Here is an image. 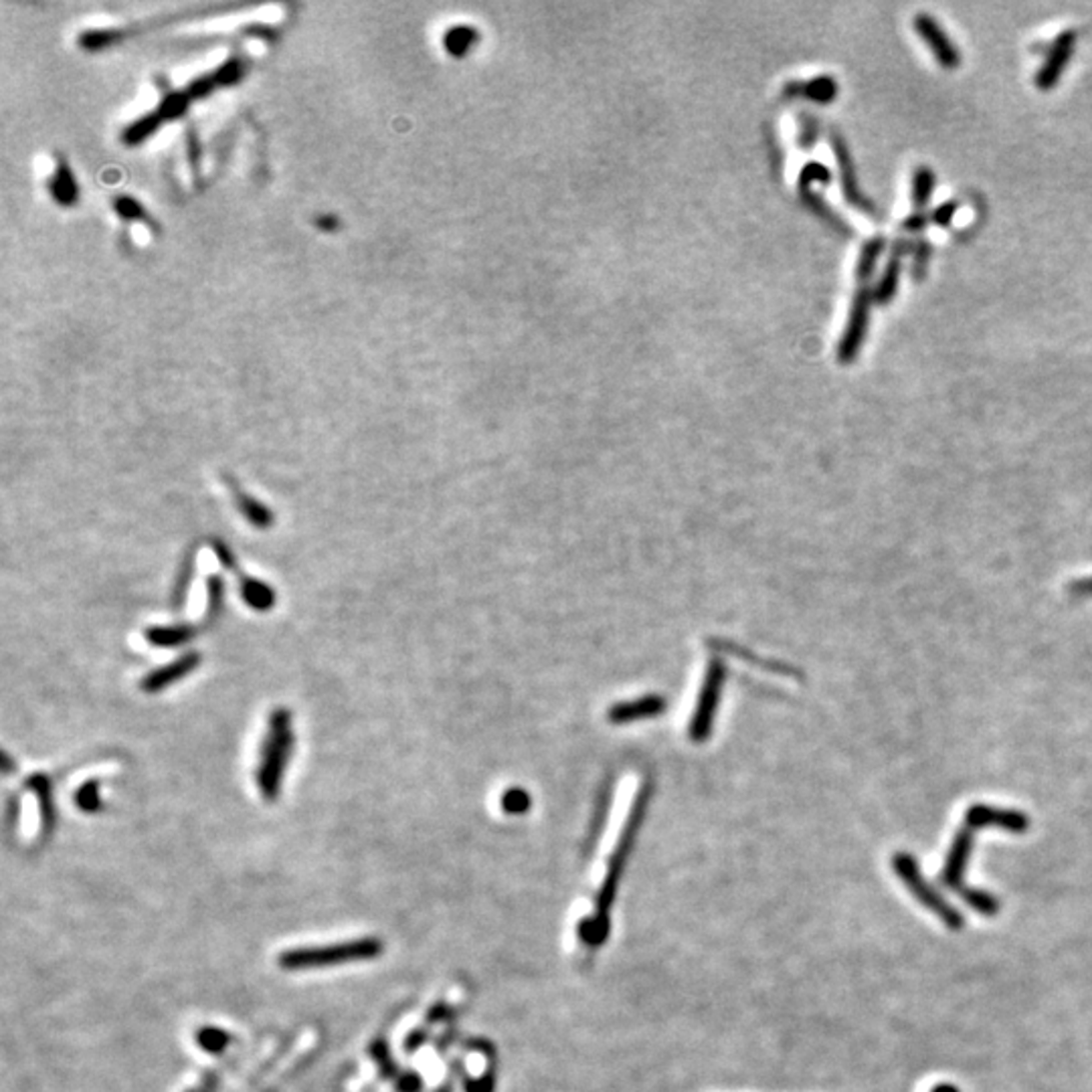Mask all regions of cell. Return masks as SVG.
<instances>
[{"label":"cell","instance_id":"obj_1","mask_svg":"<svg viewBox=\"0 0 1092 1092\" xmlns=\"http://www.w3.org/2000/svg\"><path fill=\"white\" fill-rule=\"evenodd\" d=\"M295 749V731L293 715L279 707L273 709L267 721V731L261 741L259 761L255 771V783L261 798L269 804L279 800L285 769Z\"/></svg>","mask_w":1092,"mask_h":1092},{"label":"cell","instance_id":"obj_2","mask_svg":"<svg viewBox=\"0 0 1092 1092\" xmlns=\"http://www.w3.org/2000/svg\"><path fill=\"white\" fill-rule=\"evenodd\" d=\"M644 808H646V796H642L636 804V810L628 822V828L622 836V842L618 846V852L614 854V860H612V866L608 870V876L604 880V886L600 890V897H598V907H595V913L593 917H589L585 923L579 925V939L587 945V947H602L610 935V909H612V903L616 899V892H618V884H620V876L624 872V866H626V860H628V854L634 846V838H636V832L640 828V822H642V816H644Z\"/></svg>","mask_w":1092,"mask_h":1092},{"label":"cell","instance_id":"obj_3","mask_svg":"<svg viewBox=\"0 0 1092 1092\" xmlns=\"http://www.w3.org/2000/svg\"><path fill=\"white\" fill-rule=\"evenodd\" d=\"M380 953H382V943L374 937H366V939L346 941V943L287 949L279 955L277 963L281 969H287V971H304V969L362 963V961L376 959Z\"/></svg>","mask_w":1092,"mask_h":1092},{"label":"cell","instance_id":"obj_4","mask_svg":"<svg viewBox=\"0 0 1092 1092\" xmlns=\"http://www.w3.org/2000/svg\"><path fill=\"white\" fill-rule=\"evenodd\" d=\"M975 832L977 830H973L967 824L961 826V830L953 838L951 850L947 854V860H945V866H943L939 878H941L943 886L957 892V895L973 911H977V913H981L985 917H994V915L1000 913V901L994 895H991V892L967 886L965 880H963V874L967 870V864H969V858H971V852H973Z\"/></svg>","mask_w":1092,"mask_h":1092},{"label":"cell","instance_id":"obj_5","mask_svg":"<svg viewBox=\"0 0 1092 1092\" xmlns=\"http://www.w3.org/2000/svg\"><path fill=\"white\" fill-rule=\"evenodd\" d=\"M892 866H895V872L897 876L903 880V884L909 888L911 895L927 909L931 911L935 917H939L945 927H949L951 931H961L965 927V919L963 915L951 907V903L941 895V892H937L927 880L925 876L921 874L919 870V864L917 860L911 856V854H897L895 860H892Z\"/></svg>","mask_w":1092,"mask_h":1092},{"label":"cell","instance_id":"obj_6","mask_svg":"<svg viewBox=\"0 0 1092 1092\" xmlns=\"http://www.w3.org/2000/svg\"><path fill=\"white\" fill-rule=\"evenodd\" d=\"M872 300H874V293L868 287L858 289V293L854 297V304H852L846 334H844V338L840 342V348H838V358L844 364L852 362L860 352V346H862L866 330H868Z\"/></svg>","mask_w":1092,"mask_h":1092},{"label":"cell","instance_id":"obj_7","mask_svg":"<svg viewBox=\"0 0 1092 1092\" xmlns=\"http://www.w3.org/2000/svg\"><path fill=\"white\" fill-rule=\"evenodd\" d=\"M965 824L973 830L981 828H998L1012 834H1024L1030 828V820L1022 812L1014 810H1000L991 806H973L965 814Z\"/></svg>","mask_w":1092,"mask_h":1092},{"label":"cell","instance_id":"obj_8","mask_svg":"<svg viewBox=\"0 0 1092 1092\" xmlns=\"http://www.w3.org/2000/svg\"><path fill=\"white\" fill-rule=\"evenodd\" d=\"M203 662V656L198 652H186L182 654L180 658L172 660L170 664L162 666V668H156L154 672H150L148 676L142 678L140 682V688L146 692V694H158L166 688H170L172 684L180 682L182 678H186L188 674H192L198 666H201Z\"/></svg>","mask_w":1092,"mask_h":1092},{"label":"cell","instance_id":"obj_9","mask_svg":"<svg viewBox=\"0 0 1092 1092\" xmlns=\"http://www.w3.org/2000/svg\"><path fill=\"white\" fill-rule=\"evenodd\" d=\"M915 29L917 33L927 41V45L931 47L933 55L937 57V61L945 67V69H955L959 67L961 63V55L957 51V47L951 43V39L945 35L943 27L931 17V15H917L915 19Z\"/></svg>","mask_w":1092,"mask_h":1092},{"label":"cell","instance_id":"obj_10","mask_svg":"<svg viewBox=\"0 0 1092 1092\" xmlns=\"http://www.w3.org/2000/svg\"><path fill=\"white\" fill-rule=\"evenodd\" d=\"M1074 45H1076V33L1074 31H1064V33L1058 35V39L1054 41V45H1052V49H1050V53L1046 57L1044 67L1036 75V85L1040 89L1046 91V89H1052L1058 83L1066 63L1070 61V57L1074 53Z\"/></svg>","mask_w":1092,"mask_h":1092},{"label":"cell","instance_id":"obj_11","mask_svg":"<svg viewBox=\"0 0 1092 1092\" xmlns=\"http://www.w3.org/2000/svg\"><path fill=\"white\" fill-rule=\"evenodd\" d=\"M233 573L237 575L241 600L245 602L247 608H251L253 612H261V614L275 608L277 593H275L265 581L255 579V577H249L247 573H241L239 567H237Z\"/></svg>","mask_w":1092,"mask_h":1092},{"label":"cell","instance_id":"obj_12","mask_svg":"<svg viewBox=\"0 0 1092 1092\" xmlns=\"http://www.w3.org/2000/svg\"><path fill=\"white\" fill-rule=\"evenodd\" d=\"M721 680H723V670H721V666L717 662L711 668L709 676H707V686H705V692H703V703H701V709L697 713V721L692 723V737L694 739H703L709 733V725H711V719L715 715V707H717V701H719Z\"/></svg>","mask_w":1092,"mask_h":1092},{"label":"cell","instance_id":"obj_13","mask_svg":"<svg viewBox=\"0 0 1092 1092\" xmlns=\"http://www.w3.org/2000/svg\"><path fill=\"white\" fill-rule=\"evenodd\" d=\"M201 634V628H194L188 624H174V626H152L144 630V638L154 648H182L188 646L194 638Z\"/></svg>","mask_w":1092,"mask_h":1092},{"label":"cell","instance_id":"obj_14","mask_svg":"<svg viewBox=\"0 0 1092 1092\" xmlns=\"http://www.w3.org/2000/svg\"><path fill=\"white\" fill-rule=\"evenodd\" d=\"M832 144H834V152H836V158H838V164H840V172H842V186H844V192H846V198L856 205V207H862L866 209L868 213H874L872 211V205L868 198L862 196L860 188H858V180H856V174H854V164H852V158L848 154V148L844 144V140L840 136H832Z\"/></svg>","mask_w":1092,"mask_h":1092},{"label":"cell","instance_id":"obj_15","mask_svg":"<svg viewBox=\"0 0 1092 1092\" xmlns=\"http://www.w3.org/2000/svg\"><path fill=\"white\" fill-rule=\"evenodd\" d=\"M227 481H229V489H231V493H233V500H235L237 510L245 516V520H247L251 526L261 528V530L273 526L275 516H273V512H271L265 504H261L259 500L253 498V495H249L245 489H241L231 477H227Z\"/></svg>","mask_w":1092,"mask_h":1092},{"label":"cell","instance_id":"obj_16","mask_svg":"<svg viewBox=\"0 0 1092 1092\" xmlns=\"http://www.w3.org/2000/svg\"><path fill=\"white\" fill-rule=\"evenodd\" d=\"M793 95H804L808 99H814V102L818 104H830L838 95V83L834 81V77H826V75L806 83L793 81L785 87V97H793Z\"/></svg>","mask_w":1092,"mask_h":1092},{"label":"cell","instance_id":"obj_17","mask_svg":"<svg viewBox=\"0 0 1092 1092\" xmlns=\"http://www.w3.org/2000/svg\"><path fill=\"white\" fill-rule=\"evenodd\" d=\"M664 707H666V703L662 699L650 697V699H644V701H638V703H628V705H622V707L614 709L610 719H612V723H630V721L654 717Z\"/></svg>","mask_w":1092,"mask_h":1092},{"label":"cell","instance_id":"obj_18","mask_svg":"<svg viewBox=\"0 0 1092 1092\" xmlns=\"http://www.w3.org/2000/svg\"><path fill=\"white\" fill-rule=\"evenodd\" d=\"M899 279H901V255L895 253L892 255V259L888 261L876 289L872 291L874 293V300L878 304H886L890 302L892 297H895L897 289H899Z\"/></svg>","mask_w":1092,"mask_h":1092},{"label":"cell","instance_id":"obj_19","mask_svg":"<svg viewBox=\"0 0 1092 1092\" xmlns=\"http://www.w3.org/2000/svg\"><path fill=\"white\" fill-rule=\"evenodd\" d=\"M225 610V581L221 575H211L207 579V614H205V626H213L219 622Z\"/></svg>","mask_w":1092,"mask_h":1092},{"label":"cell","instance_id":"obj_20","mask_svg":"<svg viewBox=\"0 0 1092 1092\" xmlns=\"http://www.w3.org/2000/svg\"><path fill=\"white\" fill-rule=\"evenodd\" d=\"M194 559H196V551H188L178 567V577H176V583H174V589H172V608L174 610H182L184 606V600H186V593H188V587H190V581L194 577Z\"/></svg>","mask_w":1092,"mask_h":1092},{"label":"cell","instance_id":"obj_21","mask_svg":"<svg viewBox=\"0 0 1092 1092\" xmlns=\"http://www.w3.org/2000/svg\"><path fill=\"white\" fill-rule=\"evenodd\" d=\"M51 192L55 196V201L61 203V205H73L75 198H77V184L73 180V174L71 170L67 168V164H59L57 172L53 174V180H51Z\"/></svg>","mask_w":1092,"mask_h":1092},{"label":"cell","instance_id":"obj_22","mask_svg":"<svg viewBox=\"0 0 1092 1092\" xmlns=\"http://www.w3.org/2000/svg\"><path fill=\"white\" fill-rule=\"evenodd\" d=\"M884 247H886V239H884V237H874V239H870V241L862 247L860 259H858V267H856V277H858V279L866 281V279L872 275V271H874V267H876V261H878L880 253L884 251Z\"/></svg>","mask_w":1092,"mask_h":1092},{"label":"cell","instance_id":"obj_23","mask_svg":"<svg viewBox=\"0 0 1092 1092\" xmlns=\"http://www.w3.org/2000/svg\"><path fill=\"white\" fill-rule=\"evenodd\" d=\"M933 186H935L933 170L927 168V166L917 168L915 178H913V203L919 209V213H921V209H925L929 205L931 194H933Z\"/></svg>","mask_w":1092,"mask_h":1092},{"label":"cell","instance_id":"obj_24","mask_svg":"<svg viewBox=\"0 0 1092 1092\" xmlns=\"http://www.w3.org/2000/svg\"><path fill=\"white\" fill-rule=\"evenodd\" d=\"M75 804H77L79 810H83L87 814L99 812V808H102V800H99V781L91 779V781L83 783L75 793Z\"/></svg>","mask_w":1092,"mask_h":1092},{"label":"cell","instance_id":"obj_25","mask_svg":"<svg viewBox=\"0 0 1092 1092\" xmlns=\"http://www.w3.org/2000/svg\"><path fill=\"white\" fill-rule=\"evenodd\" d=\"M475 39H477V33H475L473 29H469V27H455V29H451V31L445 35V47H447V51H449L451 55L459 57V55H463V53L475 43Z\"/></svg>","mask_w":1092,"mask_h":1092},{"label":"cell","instance_id":"obj_26","mask_svg":"<svg viewBox=\"0 0 1092 1092\" xmlns=\"http://www.w3.org/2000/svg\"><path fill=\"white\" fill-rule=\"evenodd\" d=\"M160 122H162V118L158 114H152V116H146V118L138 120L134 126H130L126 130V142H130V144L142 142L144 138H148L158 128Z\"/></svg>","mask_w":1092,"mask_h":1092},{"label":"cell","instance_id":"obj_27","mask_svg":"<svg viewBox=\"0 0 1092 1092\" xmlns=\"http://www.w3.org/2000/svg\"><path fill=\"white\" fill-rule=\"evenodd\" d=\"M502 808L504 812L508 814H524L528 808H530V798L528 793L522 791V789H510L504 793L502 798Z\"/></svg>","mask_w":1092,"mask_h":1092},{"label":"cell","instance_id":"obj_28","mask_svg":"<svg viewBox=\"0 0 1092 1092\" xmlns=\"http://www.w3.org/2000/svg\"><path fill=\"white\" fill-rule=\"evenodd\" d=\"M816 180H818V182H830V170H828L824 164H820V162H812L810 166L804 168L800 186H802V188H808V184H812V182H816Z\"/></svg>","mask_w":1092,"mask_h":1092},{"label":"cell","instance_id":"obj_29","mask_svg":"<svg viewBox=\"0 0 1092 1092\" xmlns=\"http://www.w3.org/2000/svg\"><path fill=\"white\" fill-rule=\"evenodd\" d=\"M184 106H186L184 95H170V97L164 99V104L160 106V110H158L156 114H158L162 120H166V118H176V116H180V112L184 110Z\"/></svg>","mask_w":1092,"mask_h":1092},{"label":"cell","instance_id":"obj_30","mask_svg":"<svg viewBox=\"0 0 1092 1092\" xmlns=\"http://www.w3.org/2000/svg\"><path fill=\"white\" fill-rule=\"evenodd\" d=\"M957 209H959V203H955V201H951V203H945V205H941V207H939V209H937V211L933 213V217H931V219H933V221H935L937 225L945 227V225H949V223H951V219L955 217Z\"/></svg>","mask_w":1092,"mask_h":1092},{"label":"cell","instance_id":"obj_31","mask_svg":"<svg viewBox=\"0 0 1092 1092\" xmlns=\"http://www.w3.org/2000/svg\"><path fill=\"white\" fill-rule=\"evenodd\" d=\"M802 130H804V132H802V146H804V148H812L814 142H816V138H818V126H816V122H814L812 118L804 116V118H802Z\"/></svg>","mask_w":1092,"mask_h":1092},{"label":"cell","instance_id":"obj_32","mask_svg":"<svg viewBox=\"0 0 1092 1092\" xmlns=\"http://www.w3.org/2000/svg\"><path fill=\"white\" fill-rule=\"evenodd\" d=\"M929 255H931V247L927 241H921L919 247H917V255H915V275L921 279L923 273H925V267H927V261H929Z\"/></svg>","mask_w":1092,"mask_h":1092},{"label":"cell","instance_id":"obj_33","mask_svg":"<svg viewBox=\"0 0 1092 1092\" xmlns=\"http://www.w3.org/2000/svg\"><path fill=\"white\" fill-rule=\"evenodd\" d=\"M925 225H927V217L923 213H915L913 217H909L905 221L907 231H921V229H925Z\"/></svg>","mask_w":1092,"mask_h":1092},{"label":"cell","instance_id":"obj_34","mask_svg":"<svg viewBox=\"0 0 1092 1092\" xmlns=\"http://www.w3.org/2000/svg\"><path fill=\"white\" fill-rule=\"evenodd\" d=\"M1070 591L1074 595H1092V579H1086V581H1078L1070 587Z\"/></svg>","mask_w":1092,"mask_h":1092},{"label":"cell","instance_id":"obj_35","mask_svg":"<svg viewBox=\"0 0 1092 1092\" xmlns=\"http://www.w3.org/2000/svg\"><path fill=\"white\" fill-rule=\"evenodd\" d=\"M931 1092H961V1090H959L957 1086H953V1084H947V1082H943V1084H937V1086H935V1088H933Z\"/></svg>","mask_w":1092,"mask_h":1092}]
</instances>
